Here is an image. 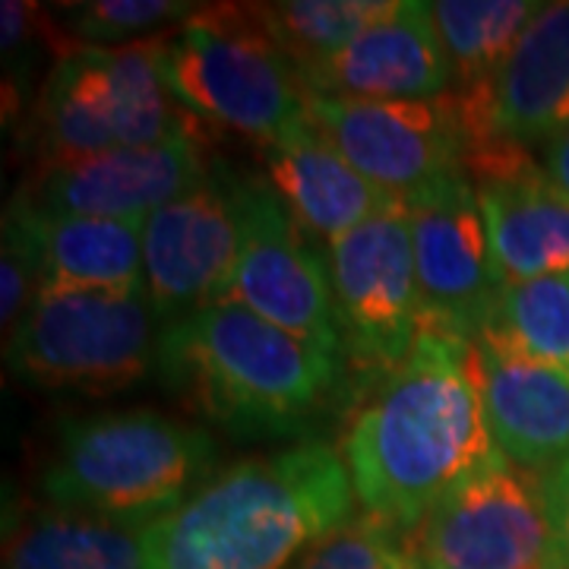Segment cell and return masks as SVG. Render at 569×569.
<instances>
[{
  "instance_id": "obj_1",
  "label": "cell",
  "mask_w": 569,
  "mask_h": 569,
  "mask_svg": "<svg viewBox=\"0 0 569 569\" xmlns=\"http://www.w3.org/2000/svg\"><path fill=\"white\" fill-rule=\"evenodd\" d=\"M500 456L475 380L471 342L421 329L402 365L370 389L342 437L358 509L411 538L430 509Z\"/></svg>"
},
{
  "instance_id": "obj_2",
  "label": "cell",
  "mask_w": 569,
  "mask_h": 569,
  "mask_svg": "<svg viewBox=\"0 0 569 569\" xmlns=\"http://www.w3.org/2000/svg\"><path fill=\"white\" fill-rule=\"evenodd\" d=\"M342 449L326 440L247 456L142 529V569H284L355 516Z\"/></svg>"
},
{
  "instance_id": "obj_3",
  "label": "cell",
  "mask_w": 569,
  "mask_h": 569,
  "mask_svg": "<svg viewBox=\"0 0 569 569\" xmlns=\"http://www.w3.org/2000/svg\"><path fill=\"white\" fill-rule=\"evenodd\" d=\"M159 380L238 440L301 437L346 387L342 361L222 298L162 329Z\"/></svg>"
},
{
  "instance_id": "obj_4",
  "label": "cell",
  "mask_w": 569,
  "mask_h": 569,
  "mask_svg": "<svg viewBox=\"0 0 569 569\" xmlns=\"http://www.w3.org/2000/svg\"><path fill=\"white\" fill-rule=\"evenodd\" d=\"M219 443L203 425L156 408L70 418L39 471L44 503L149 529L216 475Z\"/></svg>"
},
{
  "instance_id": "obj_5",
  "label": "cell",
  "mask_w": 569,
  "mask_h": 569,
  "mask_svg": "<svg viewBox=\"0 0 569 569\" xmlns=\"http://www.w3.org/2000/svg\"><path fill=\"white\" fill-rule=\"evenodd\" d=\"M171 96L197 118L272 149L307 121L295 63L263 29L253 3H216L156 36Z\"/></svg>"
},
{
  "instance_id": "obj_6",
  "label": "cell",
  "mask_w": 569,
  "mask_h": 569,
  "mask_svg": "<svg viewBox=\"0 0 569 569\" xmlns=\"http://www.w3.org/2000/svg\"><path fill=\"white\" fill-rule=\"evenodd\" d=\"M162 323L146 288L67 291L41 288L7 336V367L44 392L111 396L159 370Z\"/></svg>"
},
{
  "instance_id": "obj_7",
  "label": "cell",
  "mask_w": 569,
  "mask_h": 569,
  "mask_svg": "<svg viewBox=\"0 0 569 569\" xmlns=\"http://www.w3.org/2000/svg\"><path fill=\"white\" fill-rule=\"evenodd\" d=\"M346 383L373 389L421 336V295L406 206L396 203L326 247Z\"/></svg>"
},
{
  "instance_id": "obj_8",
  "label": "cell",
  "mask_w": 569,
  "mask_h": 569,
  "mask_svg": "<svg viewBox=\"0 0 569 569\" xmlns=\"http://www.w3.org/2000/svg\"><path fill=\"white\" fill-rule=\"evenodd\" d=\"M411 548L425 569H548L563 557L545 478L503 456L449 490Z\"/></svg>"
},
{
  "instance_id": "obj_9",
  "label": "cell",
  "mask_w": 569,
  "mask_h": 569,
  "mask_svg": "<svg viewBox=\"0 0 569 569\" xmlns=\"http://www.w3.org/2000/svg\"><path fill=\"white\" fill-rule=\"evenodd\" d=\"M307 114L367 181L399 203L468 178L471 137L456 92L418 102L307 96Z\"/></svg>"
},
{
  "instance_id": "obj_10",
  "label": "cell",
  "mask_w": 569,
  "mask_h": 569,
  "mask_svg": "<svg viewBox=\"0 0 569 569\" xmlns=\"http://www.w3.org/2000/svg\"><path fill=\"white\" fill-rule=\"evenodd\" d=\"M244 234V174H209L142 222V288L162 329L228 298Z\"/></svg>"
},
{
  "instance_id": "obj_11",
  "label": "cell",
  "mask_w": 569,
  "mask_h": 569,
  "mask_svg": "<svg viewBox=\"0 0 569 569\" xmlns=\"http://www.w3.org/2000/svg\"><path fill=\"white\" fill-rule=\"evenodd\" d=\"M228 298L342 361L329 260L260 178H244V234Z\"/></svg>"
},
{
  "instance_id": "obj_12",
  "label": "cell",
  "mask_w": 569,
  "mask_h": 569,
  "mask_svg": "<svg viewBox=\"0 0 569 569\" xmlns=\"http://www.w3.org/2000/svg\"><path fill=\"white\" fill-rule=\"evenodd\" d=\"M402 206L411 228L421 326L475 342L503 295L475 183L456 178Z\"/></svg>"
},
{
  "instance_id": "obj_13",
  "label": "cell",
  "mask_w": 569,
  "mask_h": 569,
  "mask_svg": "<svg viewBox=\"0 0 569 569\" xmlns=\"http://www.w3.org/2000/svg\"><path fill=\"white\" fill-rule=\"evenodd\" d=\"M209 168L203 133L193 127L156 146H121L82 162L39 168L22 193L44 212L146 222L156 209L203 181Z\"/></svg>"
},
{
  "instance_id": "obj_14",
  "label": "cell",
  "mask_w": 569,
  "mask_h": 569,
  "mask_svg": "<svg viewBox=\"0 0 569 569\" xmlns=\"http://www.w3.org/2000/svg\"><path fill=\"white\" fill-rule=\"evenodd\" d=\"M468 178L478 190L493 263L503 288L569 272V190L529 149L488 142L471 149Z\"/></svg>"
},
{
  "instance_id": "obj_15",
  "label": "cell",
  "mask_w": 569,
  "mask_h": 569,
  "mask_svg": "<svg viewBox=\"0 0 569 569\" xmlns=\"http://www.w3.org/2000/svg\"><path fill=\"white\" fill-rule=\"evenodd\" d=\"M452 92L462 104L471 149L488 142L531 149L567 137L569 3H548L485 86Z\"/></svg>"
},
{
  "instance_id": "obj_16",
  "label": "cell",
  "mask_w": 569,
  "mask_h": 569,
  "mask_svg": "<svg viewBox=\"0 0 569 569\" xmlns=\"http://www.w3.org/2000/svg\"><path fill=\"white\" fill-rule=\"evenodd\" d=\"M313 99L418 102L456 89V73L437 39L430 3L399 0L396 13L365 29L332 58L298 73Z\"/></svg>"
},
{
  "instance_id": "obj_17",
  "label": "cell",
  "mask_w": 569,
  "mask_h": 569,
  "mask_svg": "<svg viewBox=\"0 0 569 569\" xmlns=\"http://www.w3.org/2000/svg\"><path fill=\"white\" fill-rule=\"evenodd\" d=\"M475 380L493 447L512 466L548 475L569 459V373L481 332L471 342Z\"/></svg>"
},
{
  "instance_id": "obj_18",
  "label": "cell",
  "mask_w": 569,
  "mask_h": 569,
  "mask_svg": "<svg viewBox=\"0 0 569 569\" xmlns=\"http://www.w3.org/2000/svg\"><path fill=\"white\" fill-rule=\"evenodd\" d=\"M266 183L279 193L291 219L326 247L399 203L367 181L310 114L266 149Z\"/></svg>"
},
{
  "instance_id": "obj_19",
  "label": "cell",
  "mask_w": 569,
  "mask_h": 569,
  "mask_svg": "<svg viewBox=\"0 0 569 569\" xmlns=\"http://www.w3.org/2000/svg\"><path fill=\"white\" fill-rule=\"evenodd\" d=\"M29 149L39 168L70 164L121 149L118 108L102 48L70 44L36 96Z\"/></svg>"
},
{
  "instance_id": "obj_20",
  "label": "cell",
  "mask_w": 569,
  "mask_h": 569,
  "mask_svg": "<svg viewBox=\"0 0 569 569\" xmlns=\"http://www.w3.org/2000/svg\"><path fill=\"white\" fill-rule=\"evenodd\" d=\"M142 529L51 503L3 522V569H142Z\"/></svg>"
},
{
  "instance_id": "obj_21",
  "label": "cell",
  "mask_w": 569,
  "mask_h": 569,
  "mask_svg": "<svg viewBox=\"0 0 569 569\" xmlns=\"http://www.w3.org/2000/svg\"><path fill=\"white\" fill-rule=\"evenodd\" d=\"M32 203V200H29ZM36 209L44 284L67 291L142 288V222L63 216Z\"/></svg>"
},
{
  "instance_id": "obj_22",
  "label": "cell",
  "mask_w": 569,
  "mask_h": 569,
  "mask_svg": "<svg viewBox=\"0 0 569 569\" xmlns=\"http://www.w3.org/2000/svg\"><path fill=\"white\" fill-rule=\"evenodd\" d=\"M548 3L538 0H437L430 17L456 73V89H475L507 63Z\"/></svg>"
},
{
  "instance_id": "obj_23",
  "label": "cell",
  "mask_w": 569,
  "mask_h": 569,
  "mask_svg": "<svg viewBox=\"0 0 569 569\" xmlns=\"http://www.w3.org/2000/svg\"><path fill=\"white\" fill-rule=\"evenodd\" d=\"M399 0H284L253 3L263 29L301 73L332 58L365 29L396 13Z\"/></svg>"
},
{
  "instance_id": "obj_24",
  "label": "cell",
  "mask_w": 569,
  "mask_h": 569,
  "mask_svg": "<svg viewBox=\"0 0 569 569\" xmlns=\"http://www.w3.org/2000/svg\"><path fill=\"white\" fill-rule=\"evenodd\" d=\"M485 332L569 373V272L507 284Z\"/></svg>"
},
{
  "instance_id": "obj_25",
  "label": "cell",
  "mask_w": 569,
  "mask_h": 569,
  "mask_svg": "<svg viewBox=\"0 0 569 569\" xmlns=\"http://www.w3.org/2000/svg\"><path fill=\"white\" fill-rule=\"evenodd\" d=\"M200 7L187 0H92L63 7L67 32L73 44L89 48H127L162 36L164 26H181Z\"/></svg>"
},
{
  "instance_id": "obj_26",
  "label": "cell",
  "mask_w": 569,
  "mask_h": 569,
  "mask_svg": "<svg viewBox=\"0 0 569 569\" xmlns=\"http://www.w3.org/2000/svg\"><path fill=\"white\" fill-rule=\"evenodd\" d=\"M0 238H3L0 244V323H3V339H7L44 288V260H41L39 231H36V209L22 190H17L3 209Z\"/></svg>"
},
{
  "instance_id": "obj_27",
  "label": "cell",
  "mask_w": 569,
  "mask_h": 569,
  "mask_svg": "<svg viewBox=\"0 0 569 569\" xmlns=\"http://www.w3.org/2000/svg\"><path fill=\"white\" fill-rule=\"evenodd\" d=\"M291 569H425L411 538L355 512L342 529L326 535Z\"/></svg>"
},
{
  "instance_id": "obj_28",
  "label": "cell",
  "mask_w": 569,
  "mask_h": 569,
  "mask_svg": "<svg viewBox=\"0 0 569 569\" xmlns=\"http://www.w3.org/2000/svg\"><path fill=\"white\" fill-rule=\"evenodd\" d=\"M0 48H3V70H7V80L13 73L17 86L7 89V99L13 96V111L20 108L22 96V73L32 67L36 58V44H39V26L44 22L36 3H22V0H7L0 7Z\"/></svg>"
},
{
  "instance_id": "obj_29",
  "label": "cell",
  "mask_w": 569,
  "mask_h": 569,
  "mask_svg": "<svg viewBox=\"0 0 569 569\" xmlns=\"http://www.w3.org/2000/svg\"><path fill=\"white\" fill-rule=\"evenodd\" d=\"M541 478H545V493H548L550 519H553V531L560 541V553L569 560V459Z\"/></svg>"
},
{
  "instance_id": "obj_30",
  "label": "cell",
  "mask_w": 569,
  "mask_h": 569,
  "mask_svg": "<svg viewBox=\"0 0 569 569\" xmlns=\"http://www.w3.org/2000/svg\"><path fill=\"white\" fill-rule=\"evenodd\" d=\"M545 168H548V174L553 181L560 183L563 190H569V133L567 137H560L557 142H550Z\"/></svg>"
},
{
  "instance_id": "obj_31",
  "label": "cell",
  "mask_w": 569,
  "mask_h": 569,
  "mask_svg": "<svg viewBox=\"0 0 569 569\" xmlns=\"http://www.w3.org/2000/svg\"><path fill=\"white\" fill-rule=\"evenodd\" d=\"M548 569H569V560L567 557H560V560H557V563H550Z\"/></svg>"
}]
</instances>
